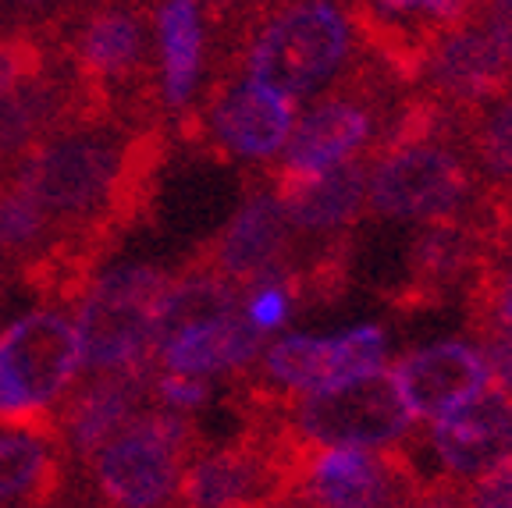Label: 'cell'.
Wrapping results in <instances>:
<instances>
[{
    "label": "cell",
    "mask_w": 512,
    "mask_h": 508,
    "mask_svg": "<svg viewBox=\"0 0 512 508\" xmlns=\"http://www.w3.org/2000/svg\"><path fill=\"white\" fill-rule=\"evenodd\" d=\"M200 8H210L217 11V15H228V11H239L242 4H249V0H196Z\"/></svg>",
    "instance_id": "cell-31"
},
{
    "label": "cell",
    "mask_w": 512,
    "mask_h": 508,
    "mask_svg": "<svg viewBox=\"0 0 512 508\" xmlns=\"http://www.w3.org/2000/svg\"><path fill=\"white\" fill-rule=\"evenodd\" d=\"M157 47L160 75H164V100L185 107L200 86L203 75V8L196 0H160L157 8Z\"/></svg>",
    "instance_id": "cell-19"
},
{
    "label": "cell",
    "mask_w": 512,
    "mask_h": 508,
    "mask_svg": "<svg viewBox=\"0 0 512 508\" xmlns=\"http://www.w3.org/2000/svg\"><path fill=\"white\" fill-rule=\"evenodd\" d=\"M459 114H477L480 107L495 104L498 96L512 89V68L491 36L484 32L480 18H466L441 29L416 64L413 86Z\"/></svg>",
    "instance_id": "cell-9"
},
{
    "label": "cell",
    "mask_w": 512,
    "mask_h": 508,
    "mask_svg": "<svg viewBox=\"0 0 512 508\" xmlns=\"http://www.w3.org/2000/svg\"><path fill=\"white\" fill-rule=\"evenodd\" d=\"M470 508H512V455L480 473L470 487Z\"/></svg>",
    "instance_id": "cell-27"
},
{
    "label": "cell",
    "mask_w": 512,
    "mask_h": 508,
    "mask_svg": "<svg viewBox=\"0 0 512 508\" xmlns=\"http://www.w3.org/2000/svg\"><path fill=\"white\" fill-rule=\"evenodd\" d=\"M352 40L356 25L338 0H288L256 29L246 50V79L296 104L331 86L349 64Z\"/></svg>",
    "instance_id": "cell-1"
},
{
    "label": "cell",
    "mask_w": 512,
    "mask_h": 508,
    "mask_svg": "<svg viewBox=\"0 0 512 508\" xmlns=\"http://www.w3.org/2000/svg\"><path fill=\"white\" fill-rule=\"evenodd\" d=\"M0 498H18L22 508H50L61 498V459L54 437L0 427Z\"/></svg>",
    "instance_id": "cell-20"
},
{
    "label": "cell",
    "mask_w": 512,
    "mask_h": 508,
    "mask_svg": "<svg viewBox=\"0 0 512 508\" xmlns=\"http://www.w3.org/2000/svg\"><path fill=\"white\" fill-rule=\"evenodd\" d=\"M168 278L146 263H121L89 281L79 302L82 363L96 374L150 366L157 356V306Z\"/></svg>",
    "instance_id": "cell-5"
},
{
    "label": "cell",
    "mask_w": 512,
    "mask_h": 508,
    "mask_svg": "<svg viewBox=\"0 0 512 508\" xmlns=\"http://www.w3.org/2000/svg\"><path fill=\"white\" fill-rule=\"evenodd\" d=\"M15 4H25V8H40V4H50V0H15Z\"/></svg>",
    "instance_id": "cell-32"
},
{
    "label": "cell",
    "mask_w": 512,
    "mask_h": 508,
    "mask_svg": "<svg viewBox=\"0 0 512 508\" xmlns=\"http://www.w3.org/2000/svg\"><path fill=\"white\" fill-rule=\"evenodd\" d=\"M484 182L456 143H413L370 153L367 207L395 221H452L477 207Z\"/></svg>",
    "instance_id": "cell-6"
},
{
    "label": "cell",
    "mask_w": 512,
    "mask_h": 508,
    "mask_svg": "<svg viewBox=\"0 0 512 508\" xmlns=\"http://www.w3.org/2000/svg\"><path fill=\"white\" fill-rule=\"evenodd\" d=\"M424 477L413 455L392 445L377 448H313L299 473L296 498L310 508H409Z\"/></svg>",
    "instance_id": "cell-8"
},
{
    "label": "cell",
    "mask_w": 512,
    "mask_h": 508,
    "mask_svg": "<svg viewBox=\"0 0 512 508\" xmlns=\"http://www.w3.org/2000/svg\"><path fill=\"white\" fill-rule=\"evenodd\" d=\"M153 374L146 366L132 370H114V374H96L79 395L64 405L61 413V437L68 452L89 459L111 441L114 434L128 427L143 413V398L150 391Z\"/></svg>",
    "instance_id": "cell-16"
},
{
    "label": "cell",
    "mask_w": 512,
    "mask_h": 508,
    "mask_svg": "<svg viewBox=\"0 0 512 508\" xmlns=\"http://www.w3.org/2000/svg\"><path fill=\"white\" fill-rule=\"evenodd\" d=\"M384 327L363 324L342 331L335 338H313V334H285L264 356V374L271 384L292 395H313L338 384L360 381L381 374L384 366Z\"/></svg>",
    "instance_id": "cell-11"
},
{
    "label": "cell",
    "mask_w": 512,
    "mask_h": 508,
    "mask_svg": "<svg viewBox=\"0 0 512 508\" xmlns=\"http://www.w3.org/2000/svg\"><path fill=\"white\" fill-rule=\"evenodd\" d=\"M196 427L182 413H139L96 455H89V484L96 508H178L185 459Z\"/></svg>",
    "instance_id": "cell-4"
},
{
    "label": "cell",
    "mask_w": 512,
    "mask_h": 508,
    "mask_svg": "<svg viewBox=\"0 0 512 508\" xmlns=\"http://www.w3.org/2000/svg\"><path fill=\"white\" fill-rule=\"evenodd\" d=\"M495 249V235L477 214L424 224L409 246V281L388 299L399 313L431 310L448 295L466 292Z\"/></svg>",
    "instance_id": "cell-10"
},
{
    "label": "cell",
    "mask_w": 512,
    "mask_h": 508,
    "mask_svg": "<svg viewBox=\"0 0 512 508\" xmlns=\"http://www.w3.org/2000/svg\"><path fill=\"white\" fill-rule=\"evenodd\" d=\"M128 157L100 135H61L22 160L18 185L47 217H93L121 199Z\"/></svg>",
    "instance_id": "cell-7"
},
{
    "label": "cell",
    "mask_w": 512,
    "mask_h": 508,
    "mask_svg": "<svg viewBox=\"0 0 512 508\" xmlns=\"http://www.w3.org/2000/svg\"><path fill=\"white\" fill-rule=\"evenodd\" d=\"M296 125V104L253 79H239L210 107L214 139L242 160H271L285 150Z\"/></svg>",
    "instance_id": "cell-15"
},
{
    "label": "cell",
    "mask_w": 512,
    "mask_h": 508,
    "mask_svg": "<svg viewBox=\"0 0 512 508\" xmlns=\"http://www.w3.org/2000/svg\"><path fill=\"white\" fill-rule=\"evenodd\" d=\"M260 345H264V334L235 310L171 334L157 349V363L168 374L207 377L210 381L217 374H232V370L249 366L260 356Z\"/></svg>",
    "instance_id": "cell-18"
},
{
    "label": "cell",
    "mask_w": 512,
    "mask_h": 508,
    "mask_svg": "<svg viewBox=\"0 0 512 508\" xmlns=\"http://www.w3.org/2000/svg\"><path fill=\"white\" fill-rule=\"evenodd\" d=\"M409 508H470V487L456 477L424 480Z\"/></svg>",
    "instance_id": "cell-29"
},
{
    "label": "cell",
    "mask_w": 512,
    "mask_h": 508,
    "mask_svg": "<svg viewBox=\"0 0 512 508\" xmlns=\"http://www.w3.org/2000/svg\"><path fill=\"white\" fill-rule=\"evenodd\" d=\"M477 18L484 25V32L491 36V43L498 47V54L512 68V0H484Z\"/></svg>",
    "instance_id": "cell-30"
},
{
    "label": "cell",
    "mask_w": 512,
    "mask_h": 508,
    "mask_svg": "<svg viewBox=\"0 0 512 508\" xmlns=\"http://www.w3.org/2000/svg\"><path fill=\"white\" fill-rule=\"evenodd\" d=\"M402 402L413 416L441 420L488 388V366L466 342H441L399 356L392 370Z\"/></svg>",
    "instance_id": "cell-12"
},
{
    "label": "cell",
    "mask_w": 512,
    "mask_h": 508,
    "mask_svg": "<svg viewBox=\"0 0 512 508\" xmlns=\"http://www.w3.org/2000/svg\"><path fill=\"white\" fill-rule=\"evenodd\" d=\"M292 224L281 214L274 192H256L239 207L214 246V270L232 285H249L264 270L285 263Z\"/></svg>",
    "instance_id": "cell-17"
},
{
    "label": "cell",
    "mask_w": 512,
    "mask_h": 508,
    "mask_svg": "<svg viewBox=\"0 0 512 508\" xmlns=\"http://www.w3.org/2000/svg\"><path fill=\"white\" fill-rule=\"evenodd\" d=\"M143 57V25L136 15L114 8L86 22L79 36V64L93 79H121Z\"/></svg>",
    "instance_id": "cell-22"
},
{
    "label": "cell",
    "mask_w": 512,
    "mask_h": 508,
    "mask_svg": "<svg viewBox=\"0 0 512 508\" xmlns=\"http://www.w3.org/2000/svg\"><path fill=\"white\" fill-rule=\"evenodd\" d=\"M36 79V54L25 43L0 40V100Z\"/></svg>",
    "instance_id": "cell-28"
},
{
    "label": "cell",
    "mask_w": 512,
    "mask_h": 508,
    "mask_svg": "<svg viewBox=\"0 0 512 508\" xmlns=\"http://www.w3.org/2000/svg\"><path fill=\"white\" fill-rule=\"evenodd\" d=\"M150 391L164 409L171 413H189L210 402V381L207 377H189V374H168L160 370L150 381Z\"/></svg>",
    "instance_id": "cell-26"
},
{
    "label": "cell",
    "mask_w": 512,
    "mask_h": 508,
    "mask_svg": "<svg viewBox=\"0 0 512 508\" xmlns=\"http://www.w3.org/2000/svg\"><path fill=\"white\" fill-rule=\"evenodd\" d=\"M431 448L456 480L488 473L512 455V395L484 388L456 413L441 416L431 430Z\"/></svg>",
    "instance_id": "cell-13"
},
{
    "label": "cell",
    "mask_w": 512,
    "mask_h": 508,
    "mask_svg": "<svg viewBox=\"0 0 512 508\" xmlns=\"http://www.w3.org/2000/svg\"><path fill=\"white\" fill-rule=\"evenodd\" d=\"M235 310H239V285L221 278L217 270H192L185 278L168 281L157 306V349L171 334Z\"/></svg>",
    "instance_id": "cell-21"
},
{
    "label": "cell",
    "mask_w": 512,
    "mask_h": 508,
    "mask_svg": "<svg viewBox=\"0 0 512 508\" xmlns=\"http://www.w3.org/2000/svg\"><path fill=\"white\" fill-rule=\"evenodd\" d=\"M50 217L43 214L22 189L0 192V249H29L47 231Z\"/></svg>",
    "instance_id": "cell-25"
},
{
    "label": "cell",
    "mask_w": 512,
    "mask_h": 508,
    "mask_svg": "<svg viewBox=\"0 0 512 508\" xmlns=\"http://www.w3.org/2000/svg\"><path fill=\"white\" fill-rule=\"evenodd\" d=\"M75 320L29 310L0 331V427L57 437L54 405L82 370Z\"/></svg>",
    "instance_id": "cell-3"
},
{
    "label": "cell",
    "mask_w": 512,
    "mask_h": 508,
    "mask_svg": "<svg viewBox=\"0 0 512 508\" xmlns=\"http://www.w3.org/2000/svg\"><path fill=\"white\" fill-rule=\"evenodd\" d=\"M253 416H267L310 448H392L413 430L416 416L402 402L392 374H370L360 381L313 391L296 402L274 391L249 395Z\"/></svg>",
    "instance_id": "cell-2"
},
{
    "label": "cell",
    "mask_w": 512,
    "mask_h": 508,
    "mask_svg": "<svg viewBox=\"0 0 512 508\" xmlns=\"http://www.w3.org/2000/svg\"><path fill=\"white\" fill-rule=\"evenodd\" d=\"M54 111V96L32 79L0 100V157L25 150Z\"/></svg>",
    "instance_id": "cell-24"
},
{
    "label": "cell",
    "mask_w": 512,
    "mask_h": 508,
    "mask_svg": "<svg viewBox=\"0 0 512 508\" xmlns=\"http://www.w3.org/2000/svg\"><path fill=\"white\" fill-rule=\"evenodd\" d=\"M278 508H310V505H303V501H285V505H278Z\"/></svg>",
    "instance_id": "cell-33"
},
{
    "label": "cell",
    "mask_w": 512,
    "mask_h": 508,
    "mask_svg": "<svg viewBox=\"0 0 512 508\" xmlns=\"http://www.w3.org/2000/svg\"><path fill=\"white\" fill-rule=\"evenodd\" d=\"M367 175L370 153L328 167V171H313V175L278 171L274 199L292 228L310 231V235L345 231L360 221L363 207H367Z\"/></svg>",
    "instance_id": "cell-14"
},
{
    "label": "cell",
    "mask_w": 512,
    "mask_h": 508,
    "mask_svg": "<svg viewBox=\"0 0 512 508\" xmlns=\"http://www.w3.org/2000/svg\"><path fill=\"white\" fill-rule=\"evenodd\" d=\"M463 146L480 182L512 192V89L466 118Z\"/></svg>",
    "instance_id": "cell-23"
}]
</instances>
